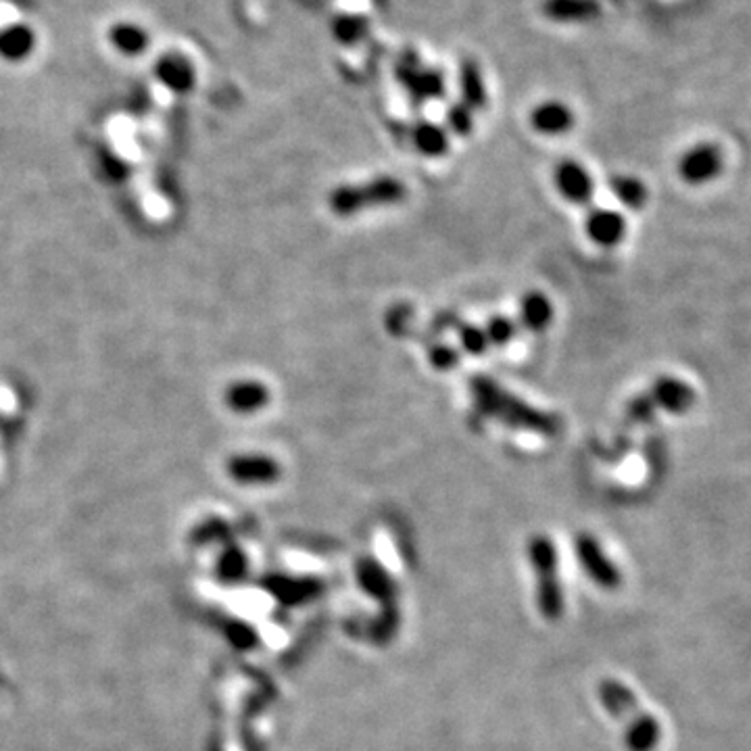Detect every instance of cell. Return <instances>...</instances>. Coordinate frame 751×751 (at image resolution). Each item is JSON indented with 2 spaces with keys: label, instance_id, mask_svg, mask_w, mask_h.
<instances>
[{
  "label": "cell",
  "instance_id": "obj_15",
  "mask_svg": "<svg viewBox=\"0 0 751 751\" xmlns=\"http://www.w3.org/2000/svg\"><path fill=\"white\" fill-rule=\"evenodd\" d=\"M401 82L409 90V94L418 99V103L439 99L445 92V78L441 71L436 69H401Z\"/></svg>",
  "mask_w": 751,
  "mask_h": 751
},
{
  "label": "cell",
  "instance_id": "obj_18",
  "mask_svg": "<svg viewBox=\"0 0 751 751\" xmlns=\"http://www.w3.org/2000/svg\"><path fill=\"white\" fill-rule=\"evenodd\" d=\"M109 40L117 53L126 55V57H140L151 42L147 30L140 28L138 23H115V26L109 30Z\"/></svg>",
  "mask_w": 751,
  "mask_h": 751
},
{
  "label": "cell",
  "instance_id": "obj_10",
  "mask_svg": "<svg viewBox=\"0 0 751 751\" xmlns=\"http://www.w3.org/2000/svg\"><path fill=\"white\" fill-rule=\"evenodd\" d=\"M585 232L587 236L599 247L612 249L624 240L626 236V220L624 215L614 211V209H593L589 211L587 220H585Z\"/></svg>",
  "mask_w": 751,
  "mask_h": 751
},
{
  "label": "cell",
  "instance_id": "obj_3",
  "mask_svg": "<svg viewBox=\"0 0 751 751\" xmlns=\"http://www.w3.org/2000/svg\"><path fill=\"white\" fill-rule=\"evenodd\" d=\"M528 560L532 570L539 574L537 603L539 610L549 618H557L564 610V597L560 580H557V551L547 537H535L528 543Z\"/></svg>",
  "mask_w": 751,
  "mask_h": 751
},
{
  "label": "cell",
  "instance_id": "obj_16",
  "mask_svg": "<svg viewBox=\"0 0 751 751\" xmlns=\"http://www.w3.org/2000/svg\"><path fill=\"white\" fill-rule=\"evenodd\" d=\"M555 309L551 299L541 290H530L520 301V322L530 332H543L551 326Z\"/></svg>",
  "mask_w": 751,
  "mask_h": 751
},
{
  "label": "cell",
  "instance_id": "obj_5",
  "mask_svg": "<svg viewBox=\"0 0 751 751\" xmlns=\"http://www.w3.org/2000/svg\"><path fill=\"white\" fill-rule=\"evenodd\" d=\"M228 476L245 487H265L282 476V468L270 455L240 453L232 455L226 464Z\"/></svg>",
  "mask_w": 751,
  "mask_h": 751
},
{
  "label": "cell",
  "instance_id": "obj_6",
  "mask_svg": "<svg viewBox=\"0 0 751 751\" xmlns=\"http://www.w3.org/2000/svg\"><path fill=\"white\" fill-rule=\"evenodd\" d=\"M555 188L560 195L574 205H589L595 195V182L589 169L574 159H564L555 167Z\"/></svg>",
  "mask_w": 751,
  "mask_h": 751
},
{
  "label": "cell",
  "instance_id": "obj_11",
  "mask_svg": "<svg viewBox=\"0 0 751 751\" xmlns=\"http://www.w3.org/2000/svg\"><path fill=\"white\" fill-rule=\"evenodd\" d=\"M530 126L543 136H564L574 128V111L562 101H545L532 109Z\"/></svg>",
  "mask_w": 751,
  "mask_h": 751
},
{
  "label": "cell",
  "instance_id": "obj_14",
  "mask_svg": "<svg viewBox=\"0 0 751 751\" xmlns=\"http://www.w3.org/2000/svg\"><path fill=\"white\" fill-rule=\"evenodd\" d=\"M36 48V34L26 23H11L0 30V57L9 63L26 61Z\"/></svg>",
  "mask_w": 751,
  "mask_h": 751
},
{
  "label": "cell",
  "instance_id": "obj_7",
  "mask_svg": "<svg viewBox=\"0 0 751 751\" xmlns=\"http://www.w3.org/2000/svg\"><path fill=\"white\" fill-rule=\"evenodd\" d=\"M647 397L656 405V409H664L674 416L687 414L697 401L693 386L676 376H660L649 386Z\"/></svg>",
  "mask_w": 751,
  "mask_h": 751
},
{
  "label": "cell",
  "instance_id": "obj_12",
  "mask_svg": "<svg viewBox=\"0 0 751 751\" xmlns=\"http://www.w3.org/2000/svg\"><path fill=\"white\" fill-rule=\"evenodd\" d=\"M576 555L583 568L597 580L603 587L616 585V572L614 566L608 562V557L603 555V549L597 545V541L589 535L578 537L576 541Z\"/></svg>",
  "mask_w": 751,
  "mask_h": 751
},
{
  "label": "cell",
  "instance_id": "obj_1",
  "mask_svg": "<svg viewBox=\"0 0 751 751\" xmlns=\"http://www.w3.org/2000/svg\"><path fill=\"white\" fill-rule=\"evenodd\" d=\"M470 393L476 409L507 428L535 432L541 436H555L562 430V422L557 416L539 407L528 405L524 399L505 391L489 376H474L470 380Z\"/></svg>",
  "mask_w": 751,
  "mask_h": 751
},
{
  "label": "cell",
  "instance_id": "obj_24",
  "mask_svg": "<svg viewBox=\"0 0 751 751\" xmlns=\"http://www.w3.org/2000/svg\"><path fill=\"white\" fill-rule=\"evenodd\" d=\"M459 359H462V355H459V351L451 345H445V343H439L428 349V361L430 366L434 370L439 372H451L459 366Z\"/></svg>",
  "mask_w": 751,
  "mask_h": 751
},
{
  "label": "cell",
  "instance_id": "obj_20",
  "mask_svg": "<svg viewBox=\"0 0 751 751\" xmlns=\"http://www.w3.org/2000/svg\"><path fill=\"white\" fill-rule=\"evenodd\" d=\"M610 192L628 209H641L647 203V188L635 176H614L610 180Z\"/></svg>",
  "mask_w": 751,
  "mask_h": 751
},
{
  "label": "cell",
  "instance_id": "obj_2",
  "mask_svg": "<svg viewBox=\"0 0 751 751\" xmlns=\"http://www.w3.org/2000/svg\"><path fill=\"white\" fill-rule=\"evenodd\" d=\"M407 197V188L401 180L393 176H380L359 186L345 184L330 192L328 207L332 213L349 217L359 211L376 207H393Z\"/></svg>",
  "mask_w": 751,
  "mask_h": 751
},
{
  "label": "cell",
  "instance_id": "obj_19",
  "mask_svg": "<svg viewBox=\"0 0 751 751\" xmlns=\"http://www.w3.org/2000/svg\"><path fill=\"white\" fill-rule=\"evenodd\" d=\"M459 90H462V103L472 111L487 105V86H484L480 67L476 63L468 61L462 65V71H459Z\"/></svg>",
  "mask_w": 751,
  "mask_h": 751
},
{
  "label": "cell",
  "instance_id": "obj_9",
  "mask_svg": "<svg viewBox=\"0 0 751 751\" xmlns=\"http://www.w3.org/2000/svg\"><path fill=\"white\" fill-rule=\"evenodd\" d=\"M155 78L174 94H188L197 86V69L180 53H167L155 63Z\"/></svg>",
  "mask_w": 751,
  "mask_h": 751
},
{
  "label": "cell",
  "instance_id": "obj_21",
  "mask_svg": "<svg viewBox=\"0 0 751 751\" xmlns=\"http://www.w3.org/2000/svg\"><path fill=\"white\" fill-rule=\"evenodd\" d=\"M368 34V21L359 15H338L332 21V36L341 44H357Z\"/></svg>",
  "mask_w": 751,
  "mask_h": 751
},
{
  "label": "cell",
  "instance_id": "obj_13",
  "mask_svg": "<svg viewBox=\"0 0 751 751\" xmlns=\"http://www.w3.org/2000/svg\"><path fill=\"white\" fill-rule=\"evenodd\" d=\"M543 13L557 23H589L601 15L599 0H545Z\"/></svg>",
  "mask_w": 751,
  "mask_h": 751
},
{
  "label": "cell",
  "instance_id": "obj_8",
  "mask_svg": "<svg viewBox=\"0 0 751 751\" xmlns=\"http://www.w3.org/2000/svg\"><path fill=\"white\" fill-rule=\"evenodd\" d=\"M270 389L261 380L242 378L228 384L224 391V403L230 411L238 416H251L270 405Z\"/></svg>",
  "mask_w": 751,
  "mask_h": 751
},
{
  "label": "cell",
  "instance_id": "obj_23",
  "mask_svg": "<svg viewBox=\"0 0 751 751\" xmlns=\"http://www.w3.org/2000/svg\"><path fill=\"white\" fill-rule=\"evenodd\" d=\"M484 332H487L491 345L503 347L516 336V324L507 316H493L487 326H484Z\"/></svg>",
  "mask_w": 751,
  "mask_h": 751
},
{
  "label": "cell",
  "instance_id": "obj_25",
  "mask_svg": "<svg viewBox=\"0 0 751 751\" xmlns=\"http://www.w3.org/2000/svg\"><path fill=\"white\" fill-rule=\"evenodd\" d=\"M447 126L457 136H468L474 128V111L464 103L453 105L447 111Z\"/></svg>",
  "mask_w": 751,
  "mask_h": 751
},
{
  "label": "cell",
  "instance_id": "obj_4",
  "mask_svg": "<svg viewBox=\"0 0 751 751\" xmlns=\"http://www.w3.org/2000/svg\"><path fill=\"white\" fill-rule=\"evenodd\" d=\"M724 169V155L714 142H699L687 149L676 163L678 178L689 186H704L716 180Z\"/></svg>",
  "mask_w": 751,
  "mask_h": 751
},
{
  "label": "cell",
  "instance_id": "obj_17",
  "mask_svg": "<svg viewBox=\"0 0 751 751\" xmlns=\"http://www.w3.org/2000/svg\"><path fill=\"white\" fill-rule=\"evenodd\" d=\"M411 142H414V147L420 155L439 159L449 153L451 138L443 126L432 124V121H420V124H416L414 130H411Z\"/></svg>",
  "mask_w": 751,
  "mask_h": 751
},
{
  "label": "cell",
  "instance_id": "obj_26",
  "mask_svg": "<svg viewBox=\"0 0 751 751\" xmlns=\"http://www.w3.org/2000/svg\"><path fill=\"white\" fill-rule=\"evenodd\" d=\"M656 405L651 403V399L647 397V393L635 397L631 403H628V409L626 414L628 418H631L633 422H639V424H645V422H651L653 420V414H656Z\"/></svg>",
  "mask_w": 751,
  "mask_h": 751
},
{
  "label": "cell",
  "instance_id": "obj_22",
  "mask_svg": "<svg viewBox=\"0 0 751 751\" xmlns=\"http://www.w3.org/2000/svg\"><path fill=\"white\" fill-rule=\"evenodd\" d=\"M459 334V347H462L464 353L468 355H474V357H480L487 353L489 349V338H487V332H484V328L476 326V324H464L459 326L457 330Z\"/></svg>",
  "mask_w": 751,
  "mask_h": 751
}]
</instances>
